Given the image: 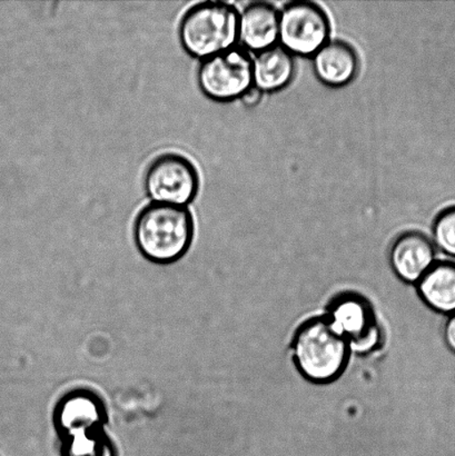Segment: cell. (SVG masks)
<instances>
[{"instance_id":"1","label":"cell","mask_w":455,"mask_h":456,"mask_svg":"<svg viewBox=\"0 0 455 456\" xmlns=\"http://www.w3.org/2000/svg\"><path fill=\"white\" fill-rule=\"evenodd\" d=\"M133 236L142 257L158 265H169L184 257L193 244V214L180 205L150 202L137 213Z\"/></svg>"},{"instance_id":"2","label":"cell","mask_w":455,"mask_h":456,"mask_svg":"<svg viewBox=\"0 0 455 456\" xmlns=\"http://www.w3.org/2000/svg\"><path fill=\"white\" fill-rule=\"evenodd\" d=\"M238 8L230 3L202 2L182 16L178 39L187 55L199 60L230 51L239 44Z\"/></svg>"},{"instance_id":"3","label":"cell","mask_w":455,"mask_h":456,"mask_svg":"<svg viewBox=\"0 0 455 456\" xmlns=\"http://www.w3.org/2000/svg\"><path fill=\"white\" fill-rule=\"evenodd\" d=\"M293 351L303 377L314 383H329L345 370L350 344L331 328L327 319H313L298 329Z\"/></svg>"},{"instance_id":"4","label":"cell","mask_w":455,"mask_h":456,"mask_svg":"<svg viewBox=\"0 0 455 456\" xmlns=\"http://www.w3.org/2000/svg\"><path fill=\"white\" fill-rule=\"evenodd\" d=\"M198 167L187 156L167 151L151 160L144 175V190L151 203L189 207L198 198Z\"/></svg>"},{"instance_id":"5","label":"cell","mask_w":455,"mask_h":456,"mask_svg":"<svg viewBox=\"0 0 455 456\" xmlns=\"http://www.w3.org/2000/svg\"><path fill=\"white\" fill-rule=\"evenodd\" d=\"M331 33V20L319 4L296 0L280 11L279 44L293 56L313 57Z\"/></svg>"},{"instance_id":"6","label":"cell","mask_w":455,"mask_h":456,"mask_svg":"<svg viewBox=\"0 0 455 456\" xmlns=\"http://www.w3.org/2000/svg\"><path fill=\"white\" fill-rule=\"evenodd\" d=\"M196 80L199 91L215 102L240 100L254 86L253 57L242 47H234L200 61Z\"/></svg>"},{"instance_id":"7","label":"cell","mask_w":455,"mask_h":456,"mask_svg":"<svg viewBox=\"0 0 455 456\" xmlns=\"http://www.w3.org/2000/svg\"><path fill=\"white\" fill-rule=\"evenodd\" d=\"M435 258L434 241L418 231L401 232L390 248L389 261L392 270L400 280L408 284H418L435 265Z\"/></svg>"},{"instance_id":"8","label":"cell","mask_w":455,"mask_h":456,"mask_svg":"<svg viewBox=\"0 0 455 456\" xmlns=\"http://www.w3.org/2000/svg\"><path fill=\"white\" fill-rule=\"evenodd\" d=\"M360 67L358 52L345 40L329 39L312 57L315 77L328 87L341 88L353 83Z\"/></svg>"},{"instance_id":"9","label":"cell","mask_w":455,"mask_h":456,"mask_svg":"<svg viewBox=\"0 0 455 456\" xmlns=\"http://www.w3.org/2000/svg\"><path fill=\"white\" fill-rule=\"evenodd\" d=\"M280 11L273 4L249 3L240 12L239 43L247 52L260 53L279 44Z\"/></svg>"},{"instance_id":"10","label":"cell","mask_w":455,"mask_h":456,"mask_svg":"<svg viewBox=\"0 0 455 456\" xmlns=\"http://www.w3.org/2000/svg\"><path fill=\"white\" fill-rule=\"evenodd\" d=\"M106 424L102 421L78 422L58 428L61 456H118L113 442L105 431Z\"/></svg>"},{"instance_id":"11","label":"cell","mask_w":455,"mask_h":456,"mask_svg":"<svg viewBox=\"0 0 455 456\" xmlns=\"http://www.w3.org/2000/svg\"><path fill=\"white\" fill-rule=\"evenodd\" d=\"M297 75V62L292 53L280 44L256 53L253 58L254 86L262 93L283 91Z\"/></svg>"},{"instance_id":"12","label":"cell","mask_w":455,"mask_h":456,"mask_svg":"<svg viewBox=\"0 0 455 456\" xmlns=\"http://www.w3.org/2000/svg\"><path fill=\"white\" fill-rule=\"evenodd\" d=\"M328 321L337 334L347 339L350 346L363 341L378 330L368 303L356 297L338 298L329 311Z\"/></svg>"},{"instance_id":"13","label":"cell","mask_w":455,"mask_h":456,"mask_svg":"<svg viewBox=\"0 0 455 456\" xmlns=\"http://www.w3.org/2000/svg\"><path fill=\"white\" fill-rule=\"evenodd\" d=\"M417 286L422 301L432 311L445 315L455 313V263L436 262Z\"/></svg>"},{"instance_id":"14","label":"cell","mask_w":455,"mask_h":456,"mask_svg":"<svg viewBox=\"0 0 455 456\" xmlns=\"http://www.w3.org/2000/svg\"><path fill=\"white\" fill-rule=\"evenodd\" d=\"M432 241L436 248L455 258V207L441 211L432 223Z\"/></svg>"},{"instance_id":"15","label":"cell","mask_w":455,"mask_h":456,"mask_svg":"<svg viewBox=\"0 0 455 456\" xmlns=\"http://www.w3.org/2000/svg\"><path fill=\"white\" fill-rule=\"evenodd\" d=\"M263 95H264V93H262L257 87L252 86L248 91L243 94V96L240 97V102H242L244 106L248 107V109H254V107L260 104Z\"/></svg>"},{"instance_id":"16","label":"cell","mask_w":455,"mask_h":456,"mask_svg":"<svg viewBox=\"0 0 455 456\" xmlns=\"http://www.w3.org/2000/svg\"><path fill=\"white\" fill-rule=\"evenodd\" d=\"M444 342L447 344L450 351L455 353V313L449 315L444 325Z\"/></svg>"}]
</instances>
